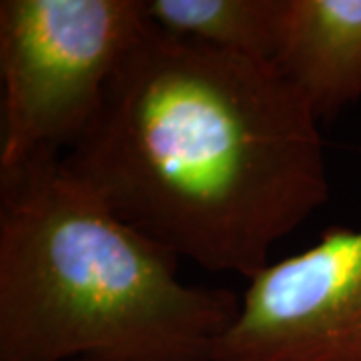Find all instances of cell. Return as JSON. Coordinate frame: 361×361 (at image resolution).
<instances>
[{
    "label": "cell",
    "mask_w": 361,
    "mask_h": 361,
    "mask_svg": "<svg viewBox=\"0 0 361 361\" xmlns=\"http://www.w3.org/2000/svg\"><path fill=\"white\" fill-rule=\"evenodd\" d=\"M63 163L177 259L247 281L331 191L322 121L271 61L151 25Z\"/></svg>",
    "instance_id": "6da1fadb"
},
{
    "label": "cell",
    "mask_w": 361,
    "mask_h": 361,
    "mask_svg": "<svg viewBox=\"0 0 361 361\" xmlns=\"http://www.w3.org/2000/svg\"><path fill=\"white\" fill-rule=\"evenodd\" d=\"M179 261L63 157L0 173V361H213L241 295Z\"/></svg>",
    "instance_id": "7a4b0ae2"
},
{
    "label": "cell",
    "mask_w": 361,
    "mask_h": 361,
    "mask_svg": "<svg viewBox=\"0 0 361 361\" xmlns=\"http://www.w3.org/2000/svg\"><path fill=\"white\" fill-rule=\"evenodd\" d=\"M147 28L142 0H2L0 173L66 155Z\"/></svg>",
    "instance_id": "3957f363"
},
{
    "label": "cell",
    "mask_w": 361,
    "mask_h": 361,
    "mask_svg": "<svg viewBox=\"0 0 361 361\" xmlns=\"http://www.w3.org/2000/svg\"><path fill=\"white\" fill-rule=\"evenodd\" d=\"M213 361H361V225L251 277Z\"/></svg>",
    "instance_id": "277c9868"
},
{
    "label": "cell",
    "mask_w": 361,
    "mask_h": 361,
    "mask_svg": "<svg viewBox=\"0 0 361 361\" xmlns=\"http://www.w3.org/2000/svg\"><path fill=\"white\" fill-rule=\"evenodd\" d=\"M271 63L334 121L361 99V0H281Z\"/></svg>",
    "instance_id": "5b68a950"
},
{
    "label": "cell",
    "mask_w": 361,
    "mask_h": 361,
    "mask_svg": "<svg viewBox=\"0 0 361 361\" xmlns=\"http://www.w3.org/2000/svg\"><path fill=\"white\" fill-rule=\"evenodd\" d=\"M142 11L167 35L271 61L281 0H142Z\"/></svg>",
    "instance_id": "8992f818"
}]
</instances>
